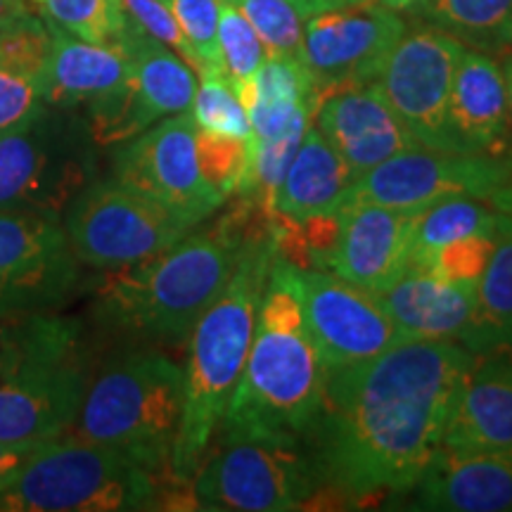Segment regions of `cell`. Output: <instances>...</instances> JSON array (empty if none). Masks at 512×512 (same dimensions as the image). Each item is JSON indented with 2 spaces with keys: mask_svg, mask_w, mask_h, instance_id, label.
Segmentation results:
<instances>
[{
  "mask_svg": "<svg viewBox=\"0 0 512 512\" xmlns=\"http://www.w3.org/2000/svg\"><path fill=\"white\" fill-rule=\"evenodd\" d=\"M477 354L448 339H401L358 366L330 370L309 432L323 491L337 503H368L413 491L444 446Z\"/></svg>",
  "mask_w": 512,
  "mask_h": 512,
  "instance_id": "cell-1",
  "label": "cell"
},
{
  "mask_svg": "<svg viewBox=\"0 0 512 512\" xmlns=\"http://www.w3.org/2000/svg\"><path fill=\"white\" fill-rule=\"evenodd\" d=\"M264 235H271V214L240 195L211 228L190 230L150 259L105 271L93 290V318L138 344L183 342L228 285L245 247Z\"/></svg>",
  "mask_w": 512,
  "mask_h": 512,
  "instance_id": "cell-2",
  "label": "cell"
},
{
  "mask_svg": "<svg viewBox=\"0 0 512 512\" xmlns=\"http://www.w3.org/2000/svg\"><path fill=\"white\" fill-rule=\"evenodd\" d=\"M323 366L290 264L275 259L252 337V347L219 425L221 437L304 439L323 408Z\"/></svg>",
  "mask_w": 512,
  "mask_h": 512,
  "instance_id": "cell-3",
  "label": "cell"
},
{
  "mask_svg": "<svg viewBox=\"0 0 512 512\" xmlns=\"http://www.w3.org/2000/svg\"><path fill=\"white\" fill-rule=\"evenodd\" d=\"M275 259L273 233L249 242L228 285L190 332L183 418L171 451V477L178 484H190L233 399Z\"/></svg>",
  "mask_w": 512,
  "mask_h": 512,
  "instance_id": "cell-4",
  "label": "cell"
},
{
  "mask_svg": "<svg viewBox=\"0 0 512 512\" xmlns=\"http://www.w3.org/2000/svg\"><path fill=\"white\" fill-rule=\"evenodd\" d=\"M95 373L81 320L0 318V441L43 444L72 430Z\"/></svg>",
  "mask_w": 512,
  "mask_h": 512,
  "instance_id": "cell-5",
  "label": "cell"
},
{
  "mask_svg": "<svg viewBox=\"0 0 512 512\" xmlns=\"http://www.w3.org/2000/svg\"><path fill=\"white\" fill-rule=\"evenodd\" d=\"M183 401L185 373L174 358L157 349H131L93 373L69 434L174 479L171 451Z\"/></svg>",
  "mask_w": 512,
  "mask_h": 512,
  "instance_id": "cell-6",
  "label": "cell"
},
{
  "mask_svg": "<svg viewBox=\"0 0 512 512\" xmlns=\"http://www.w3.org/2000/svg\"><path fill=\"white\" fill-rule=\"evenodd\" d=\"M178 482L74 434L43 441L0 486V512H124L162 508Z\"/></svg>",
  "mask_w": 512,
  "mask_h": 512,
  "instance_id": "cell-7",
  "label": "cell"
},
{
  "mask_svg": "<svg viewBox=\"0 0 512 512\" xmlns=\"http://www.w3.org/2000/svg\"><path fill=\"white\" fill-rule=\"evenodd\" d=\"M323 491L316 460L302 439L221 437L190 479L192 510L290 512Z\"/></svg>",
  "mask_w": 512,
  "mask_h": 512,
  "instance_id": "cell-8",
  "label": "cell"
},
{
  "mask_svg": "<svg viewBox=\"0 0 512 512\" xmlns=\"http://www.w3.org/2000/svg\"><path fill=\"white\" fill-rule=\"evenodd\" d=\"M95 143L69 110L43 107L27 124L0 136V209L62 214L95 181Z\"/></svg>",
  "mask_w": 512,
  "mask_h": 512,
  "instance_id": "cell-9",
  "label": "cell"
},
{
  "mask_svg": "<svg viewBox=\"0 0 512 512\" xmlns=\"http://www.w3.org/2000/svg\"><path fill=\"white\" fill-rule=\"evenodd\" d=\"M62 228L81 266L110 271L164 252L195 226L112 176L88 183L74 197Z\"/></svg>",
  "mask_w": 512,
  "mask_h": 512,
  "instance_id": "cell-10",
  "label": "cell"
},
{
  "mask_svg": "<svg viewBox=\"0 0 512 512\" xmlns=\"http://www.w3.org/2000/svg\"><path fill=\"white\" fill-rule=\"evenodd\" d=\"M119 46L128 57V76L117 91L88 107L95 145H119L166 117L190 110L197 76L181 55L147 36L126 19Z\"/></svg>",
  "mask_w": 512,
  "mask_h": 512,
  "instance_id": "cell-11",
  "label": "cell"
},
{
  "mask_svg": "<svg viewBox=\"0 0 512 512\" xmlns=\"http://www.w3.org/2000/svg\"><path fill=\"white\" fill-rule=\"evenodd\" d=\"M79 280L81 261L60 219L0 209V318L57 311Z\"/></svg>",
  "mask_w": 512,
  "mask_h": 512,
  "instance_id": "cell-12",
  "label": "cell"
},
{
  "mask_svg": "<svg viewBox=\"0 0 512 512\" xmlns=\"http://www.w3.org/2000/svg\"><path fill=\"white\" fill-rule=\"evenodd\" d=\"M463 50L458 38L422 24L406 29L384 62L377 86L422 147L458 152L448 124V102Z\"/></svg>",
  "mask_w": 512,
  "mask_h": 512,
  "instance_id": "cell-13",
  "label": "cell"
},
{
  "mask_svg": "<svg viewBox=\"0 0 512 512\" xmlns=\"http://www.w3.org/2000/svg\"><path fill=\"white\" fill-rule=\"evenodd\" d=\"M195 138L197 124L190 110L157 121L140 136L117 145L112 155L114 178L197 226L226 200L204 181Z\"/></svg>",
  "mask_w": 512,
  "mask_h": 512,
  "instance_id": "cell-14",
  "label": "cell"
},
{
  "mask_svg": "<svg viewBox=\"0 0 512 512\" xmlns=\"http://www.w3.org/2000/svg\"><path fill=\"white\" fill-rule=\"evenodd\" d=\"M505 183V159L415 145L356 178L347 200H363L418 214L451 197H477L486 202Z\"/></svg>",
  "mask_w": 512,
  "mask_h": 512,
  "instance_id": "cell-15",
  "label": "cell"
},
{
  "mask_svg": "<svg viewBox=\"0 0 512 512\" xmlns=\"http://www.w3.org/2000/svg\"><path fill=\"white\" fill-rule=\"evenodd\" d=\"M290 273L328 373L366 363L403 339L375 292L320 268L290 264Z\"/></svg>",
  "mask_w": 512,
  "mask_h": 512,
  "instance_id": "cell-16",
  "label": "cell"
},
{
  "mask_svg": "<svg viewBox=\"0 0 512 512\" xmlns=\"http://www.w3.org/2000/svg\"><path fill=\"white\" fill-rule=\"evenodd\" d=\"M406 29L399 12L380 3L342 5L306 19L302 60L320 98L337 88L377 83Z\"/></svg>",
  "mask_w": 512,
  "mask_h": 512,
  "instance_id": "cell-17",
  "label": "cell"
},
{
  "mask_svg": "<svg viewBox=\"0 0 512 512\" xmlns=\"http://www.w3.org/2000/svg\"><path fill=\"white\" fill-rule=\"evenodd\" d=\"M415 216L373 202L347 200L337 211L339 235L325 271L368 292H382L408 268Z\"/></svg>",
  "mask_w": 512,
  "mask_h": 512,
  "instance_id": "cell-18",
  "label": "cell"
},
{
  "mask_svg": "<svg viewBox=\"0 0 512 512\" xmlns=\"http://www.w3.org/2000/svg\"><path fill=\"white\" fill-rule=\"evenodd\" d=\"M313 119L332 150L349 166L354 181L384 159L418 145L377 83L325 93Z\"/></svg>",
  "mask_w": 512,
  "mask_h": 512,
  "instance_id": "cell-19",
  "label": "cell"
},
{
  "mask_svg": "<svg viewBox=\"0 0 512 512\" xmlns=\"http://www.w3.org/2000/svg\"><path fill=\"white\" fill-rule=\"evenodd\" d=\"M448 124L458 152L505 159L512 147V117L503 69L489 53L465 48L453 74Z\"/></svg>",
  "mask_w": 512,
  "mask_h": 512,
  "instance_id": "cell-20",
  "label": "cell"
},
{
  "mask_svg": "<svg viewBox=\"0 0 512 512\" xmlns=\"http://www.w3.org/2000/svg\"><path fill=\"white\" fill-rule=\"evenodd\" d=\"M413 491L422 510L512 512V451L441 446Z\"/></svg>",
  "mask_w": 512,
  "mask_h": 512,
  "instance_id": "cell-21",
  "label": "cell"
},
{
  "mask_svg": "<svg viewBox=\"0 0 512 512\" xmlns=\"http://www.w3.org/2000/svg\"><path fill=\"white\" fill-rule=\"evenodd\" d=\"M403 339H448L465 344L472 330L477 287L444 280L427 268L408 266L377 292Z\"/></svg>",
  "mask_w": 512,
  "mask_h": 512,
  "instance_id": "cell-22",
  "label": "cell"
},
{
  "mask_svg": "<svg viewBox=\"0 0 512 512\" xmlns=\"http://www.w3.org/2000/svg\"><path fill=\"white\" fill-rule=\"evenodd\" d=\"M48 29L50 53L43 72L48 107L69 112L81 105L91 107L126 81L128 57L119 43H88L53 24Z\"/></svg>",
  "mask_w": 512,
  "mask_h": 512,
  "instance_id": "cell-23",
  "label": "cell"
},
{
  "mask_svg": "<svg viewBox=\"0 0 512 512\" xmlns=\"http://www.w3.org/2000/svg\"><path fill=\"white\" fill-rule=\"evenodd\" d=\"M444 446L458 451H512V363L477 361L446 427Z\"/></svg>",
  "mask_w": 512,
  "mask_h": 512,
  "instance_id": "cell-24",
  "label": "cell"
},
{
  "mask_svg": "<svg viewBox=\"0 0 512 512\" xmlns=\"http://www.w3.org/2000/svg\"><path fill=\"white\" fill-rule=\"evenodd\" d=\"M354 185L349 166L332 150L318 126H309L273 200L275 214L290 221L337 214Z\"/></svg>",
  "mask_w": 512,
  "mask_h": 512,
  "instance_id": "cell-25",
  "label": "cell"
},
{
  "mask_svg": "<svg viewBox=\"0 0 512 512\" xmlns=\"http://www.w3.org/2000/svg\"><path fill=\"white\" fill-rule=\"evenodd\" d=\"M472 354L512 351V216L498 211L496 245L477 283V306L465 344Z\"/></svg>",
  "mask_w": 512,
  "mask_h": 512,
  "instance_id": "cell-26",
  "label": "cell"
},
{
  "mask_svg": "<svg viewBox=\"0 0 512 512\" xmlns=\"http://www.w3.org/2000/svg\"><path fill=\"white\" fill-rule=\"evenodd\" d=\"M420 17L465 48L498 53L512 46V0H430Z\"/></svg>",
  "mask_w": 512,
  "mask_h": 512,
  "instance_id": "cell-27",
  "label": "cell"
},
{
  "mask_svg": "<svg viewBox=\"0 0 512 512\" xmlns=\"http://www.w3.org/2000/svg\"><path fill=\"white\" fill-rule=\"evenodd\" d=\"M496 219L498 211L477 197H451L418 211L408 266H425L439 247L453 240L467 235H494Z\"/></svg>",
  "mask_w": 512,
  "mask_h": 512,
  "instance_id": "cell-28",
  "label": "cell"
},
{
  "mask_svg": "<svg viewBox=\"0 0 512 512\" xmlns=\"http://www.w3.org/2000/svg\"><path fill=\"white\" fill-rule=\"evenodd\" d=\"M43 19L88 43H119L126 17L119 0H31Z\"/></svg>",
  "mask_w": 512,
  "mask_h": 512,
  "instance_id": "cell-29",
  "label": "cell"
},
{
  "mask_svg": "<svg viewBox=\"0 0 512 512\" xmlns=\"http://www.w3.org/2000/svg\"><path fill=\"white\" fill-rule=\"evenodd\" d=\"M195 98H192L190 114L197 128L219 136L249 140L252 128H249L247 110L242 105L233 81L228 79L221 69H200L197 72Z\"/></svg>",
  "mask_w": 512,
  "mask_h": 512,
  "instance_id": "cell-30",
  "label": "cell"
},
{
  "mask_svg": "<svg viewBox=\"0 0 512 512\" xmlns=\"http://www.w3.org/2000/svg\"><path fill=\"white\" fill-rule=\"evenodd\" d=\"M249 19L268 55L302 57L304 22L294 0H226Z\"/></svg>",
  "mask_w": 512,
  "mask_h": 512,
  "instance_id": "cell-31",
  "label": "cell"
},
{
  "mask_svg": "<svg viewBox=\"0 0 512 512\" xmlns=\"http://www.w3.org/2000/svg\"><path fill=\"white\" fill-rule=\"evenodd\" d=\"M219 55L223 74L233 81L235 91L252 81L268 55L249 19L226 0H221L219 15Z\"/></svg>",
  "mask_w": 512,
  "mask_h": 512,
  "instance_id": "cell-32",
  "label": "cell"
},
{
  "mask_svg": "<svg viewBox=\"0 0 512 512\" xmlns=\"http://www.w3.org/2000/svg\"><path fill=\"white\" fill-rule=\"evenodd\" d=\"M50 53V29L46 19L27 10L0 27V64L34 76L43 86V72Z\"/></svg>",
  "mask_w": 512,
  "mask_h": 512,
  "instance_id": "cell-33",
  "label": "cell"
},
{
  "mask_svg": "<svg viewBox=\"0 0 512 512\" xmlns=\"http://www.w3.org/2000/svg\"><path fill=\"white\" fill-rule=\"evenodd\" d=\"M197 162L202 176L223 200L238 195L247 174L249 162V140L219 136L197 128Z\"/></svg>",
  "mask_w": 512,
  "mask_h": 512,
  "instance_id": "cell-34",
  "label": "cell"
},
{
  "mask_svg": "<svg viewBox=\"0 0 512 512\" xmlns=\"http://www.w3.org/2000/svg\"><path fill=\"white\" fill-rule=\"evenodd\" d=\"M178 27L188 38L200 69H221L219 15L221 0H166ZM223 72V69H221Z\"/></svg>",
  "mask_w": 512,
  "mask_h": 512,
  "instance_id": "cell-35",
  "label": "cell"
},
{
  "mask_svg": "<svg viewBox=\"0 0 512 512\" xmlns=\"http://www.w3.org/2000/svg\"><path fill=\"white\" fill-rule=\"evenodd\" d=\"M496 245V233L494 235H467V238L453 240L448 245L439 247L425 266L427 271L441 275L444 280L451 283L477 287L479 278H482L486 266H489L491 252Z\"/></svg>",
  "mask_w": 512,
  "mask_h": 512,
  "instance_id": "cell-36",
  "label": "cell"
},
{
  "mask_svg": "<svg viewBox=\"0 0 512 512\" xmlns=\"http://www.w3.org/2000/svg\"><path fill=\"white\" fill-rule=\"evenodd\" d=\"M119 5L124 10V17L133 27H138L147 36H152L155 41L174 50V53L181 55L197 72L195 53H192L188 38L183 36V31L178 27L174 12H171L166 0H119Z\"/></svg>",
  "mask_w": 512,
  "mask_h": 512,
  "instance_id": "cell-37",
  "label": "cell"
},
{
  "mask_svg": "<svg viewBox=\"0 0 512 512\" xmlns=\"http://www.w3.org/2000/svg\"><path fill=\"white\" fill-rule=\"evenodd\" d=\"M43 107L46 100L41 81L0 64V136L27 124Z\"/></svg>",
  "mask_w": 512,
  "mask_h": 512,
  "instance_id": "cell-38",
  "label": "cell"
},
{
  "mask_svg": "<svg viewBox=\"0 0 512 512\" xmlns=\"http://www.w3.org/2000/svg\"><path fill=\"white\" fill-rule=\"evenodd\" d=\"M34 448V444H8V441H0V486L15 475L24 460L34 453Z\"/></svg>",
  "mask_w": 512,
  "mask_h": 512,
  "instance_id": "cell-39",
  "label": "cell"
},
{
  "mask_svg": "<svg viewBox=\"0 0 512 512\" xmlns=\"http://www.w3.org/2000/svg\"><path fill=\"white\" fill-rule=\"evenodd\" d=\"M486 202H489L496 211H501V214L512 216V157L508 162V183H505L503 188H498Z\"/></svg>",
  "mask_w": 512,
  "mask_h": 512,
  "instance_id": "cell-40",
  "label": "cell"
},
{
  "mask_svg": "<svg viewBox=\"0 0 512 512\" xmlns=\"http://www.w3.org/2000/svg\"><path fill=\"white\" fill-rule=\"evenodd\" d=\"M377 3L384 5L387 10H394V12H411V15H420L422 10H425V5L430 3V0H377Z\"/></svg>",
  "mask_w": 512,
  "mask_h": 512,
  "instance_id": "cell-41",
  "label": "cell"
},
{
  "mask_svg": "<svg viewBox=\"0 0 512 512\" xmlns=\"http://www.w3.org/2000/svg\"><path fill=\"white\" fill-rule=\"evenodd\" d=\"M29 10L27 0H0V27L5 22H10L12 17L22 15V12Z\"/></svg>",
  "mask_w": 512,
  "mask_h": 512,
  "instance_id": "cell-42",
  "label": "cell"
},
{
  "mask_svg": "<svg viewBox=\"0 0 512 512\" xmlns=\"http://www.w3.org/2000/svg\"><path fill=\"white\" fill-rule=\"evenodd\" d=\"M294 5H297V8L302 10V15L306 19H309L313 15H318V12L330 10L332 8V0H294Z\"/></svg>",
  "mask_w": 512,
  "mask_h": 512,
  "instance_id": "cell-43",
  "label": "cell"
},
{
  "mask_svg": "<svg viewBox=\"0 0 512 512\" xmlns=\"http://www.w3.org/2000/svg\"><path fill=\"white\" fill-rule=\"evenodd\" d=\"M503 79H505V91H508V105H510V117H512V55L505 57L503 62Z\"/></svg>",
  "mask_w": 512,
  "mask_h": 512,
  "instance_id": "cell-44",
  "label": "cell"
},
{
  "mask_svg": "<svg viewBox=\"0 0 512 512\" xmlns=\"http://www.w3.org/2000/svg\"><path fill=\"white\" fill-rule=\"evenodd\" d=\"M363 3H377V0H332V8H342V5H363Z\"/></svg>",
  "mask_w": 512,
  "mask_h": 512,
  "instance_id": "cell-45",
  "label": "cell"
}]
</instances>
